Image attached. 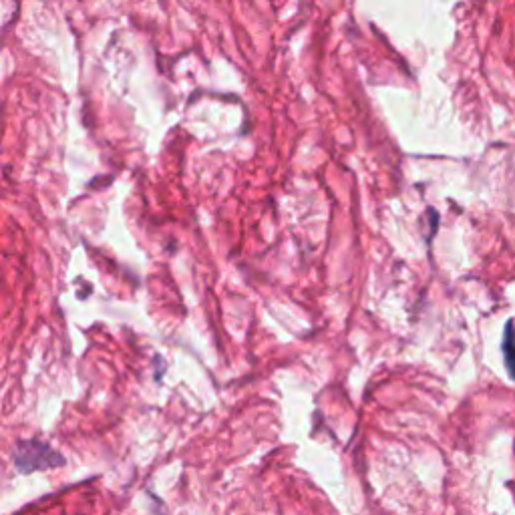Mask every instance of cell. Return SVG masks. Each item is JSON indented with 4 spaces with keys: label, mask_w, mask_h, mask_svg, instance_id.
<instances>
[{
    "label": "cell",
    "mask_w": 515,
    "mask_h": 515,
    "mask_svg": "<svg viewBox=\"0 0 515 515\" xmlns=\"http://www.w3.org/2000/svg\"><path fill=\"white\" fill-rule=\"evenodd\" d=\"M503 359H505V366L512 379L515 381V333L512 320H507L505 330H503Z\"/></svg>",
    "instance_id": "2"
},
{
    "label": "cell",
    "mask_w": 515,
    "mask_h": 515,
    "mask_svg": "<svg viewBox=\"0 0 515 515\" xmlns=\"http://www.w3.org/2000/svg\"><path fill=\"white\" fill-rule=\"evenodd\" d=\"M14 465L19 471H39L63 465V457L41 441H21L14 449Z\"/></svg>",
    "instance_id": "1"
}]
</instances>
